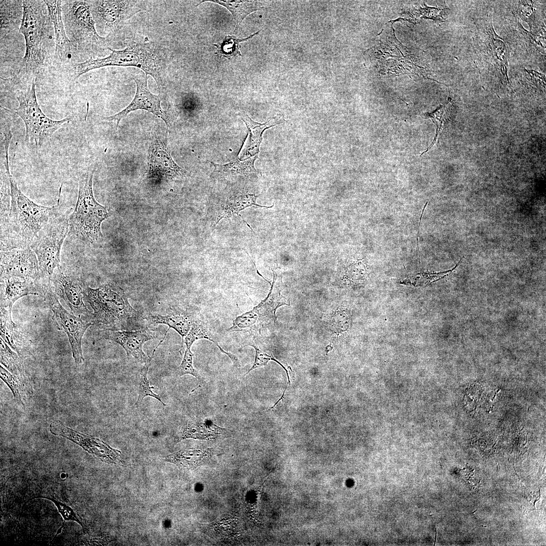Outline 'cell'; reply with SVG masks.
<instances>
[{"mask_svg": "<svg viewBox=\"0 0 546 546\" xmlns=\"http://www.w3.org/2000/svg\"><path fill=\"white\" fill-rule=\"evenodd\" d=\"M94 172L95 169L79 175L77 200L68 221L69 232L79 239L90 243L102 237L101 224L109 216L106 208L96 201L94 195Z\"/></svg>", "mask_w": 546, "mask_h": 546, "instance_id": "obj_5", "label": "cell"}, {"mask_svg": "<svg viewBox=\"0 0 546 546\" xmlns=\"http://www.w3.org/2000/svg\"><path fill=\"white\" fill-rule=\"evenodd\" d=\"M1 362L18 379L25 378L23 362L18 355L1 338Z\"/></svg>", "mask_w": 546, "mask_h": 546, "instance_id": "obj_30", "label": "cell"}, {"mask_svg": "<svg viewBox=\"0 0 546 546\" xmlns=\"http://www.w3.org/2000/svg\"><path fill=\"white\" fill-rule=\"evenodd\" d=\"M84 300L93 310L95 325L101 330H136L146 327L142 312L130 304L127 295L118 285L104 284L93 289L85 285Z\"/></svg>", "mask_w": 546, "mask_h": 546, "instance_id": "obj_2", "label": "cell"}, {"mask_svg": "<svg viewBox=\"0 0 546 546\" xmlns=\"http://www.w3.org/2000/svg\"><path fill=\"white\" fill-rule=\"evenodd\" d=\"M44 498L51 500L57 507L58 512L61 514L63 518L64 522L62 524V526L58 530L56 536L60 533L63 528V525L66 521H72L77 522L79 524L84 531V526L83 523L81 521V519L79 518L75 511L70 506H68L66 504L61 502L60 500L56 499L55 498H53L51 496L41 495L39 496L35 497V498Z\"/></svg>", "mask_w": 546, "mask_h": 546, "instance_id": "obj_36", "label": "cell"}, {"mask_svg": "<svg viewBox=\"0 0 546 546\" xmlns=\"http://www.w3.org/2000/svg\"><path fill=\"white\" fill-rule=\"evenodd\" d=\"M193 356L194 354L192 352L191 349L186 348L183 360L180 365L177 368L176 372L179 376L191 375L196 379L200 380V376L197 371L193 367Z\"/></svg>", "mask_w": 546, "mask_h": 546, "instance_id": "obj_38", "label": "cell"}, {"mask_svg": "<svg viewBox=\"0 0 546 546\" xmlns=\"http://www.w3.org/2000/svg\"><path fill=\"white\" fill-rule=\"evenodd\" d=\"M42 296L53 313V318L58 330L67 335L75 365L78 366L84 361L81 348L82 338L87 329L95 325L94 318L77 316L67 311L51 288L49 280L43 281Z\"/></svg>", "mask_w": 546, "mask_h": 546, "instance_id": "obj_9", "label": "cell"}, {"mask_svg": "<svg viewBox=\"0 0 546 546\" xmlns=\"http://www.w3.org/2000/svg\"><path fill=\"white\" fill-rule=\"evenodd\" d=\"M148 168L151 178L175 177L186 172L173 161L166 145L160 140L155 141L150 148Z\"/></svg>", "mask_w": 546, "mask_h": 546, "instance_id": "obj_20", "label": "cell"}, {"mask_svg": "<svg viewBox=\"0 0 546 546\" xmlns=\"http://www.w3.org/2000/svg\"><path fill=\"white\" fill-rule=\"evenodd\" d=\"M257 196L251 194L241 188H233L225 191L223 194L208 209L209 217L211 218L214 228L223 218L237 214L240 218L239 212L248 207L255 206L271 208V206H261L256 203Z\"/></svg>", "mask_w": 546, "mask_h": 546, "instance_id": "obj_17", "label": "cell"}, {"mask_svg": "<svg viewBox=\"0 0 546 546\" xmlns=\"http://www.w3.org/2000/svg\"><path fill=\"white\" fill-rule=\"evenodd\" d=\"M162 334L148 327L136 330H100L101 339L113 341L121 345L125 350L127 358L132 357L140 363L152 360L157 350L154 349L151 356L143 350L144 344L148 341L158 338Z\"/></svg>", "mask_w": 546, "mask_h": 546, "instance_id": "obj_16", "label": "cell"}, {"mask_svg": "<svg viewBox=\"0 0 546 546\" xmlns=\"http://www.w3.org/2000/svg\"><path fill=\"white\" fill-rule=\"evenodd\" d=\"M42 284L40 278L15 277L1 279V308L11 311L14 303L20 298L28 295L42 296Z\"/></svg>", "mask_w": 546, "mask_h": 546, "instance_id": "obj_19", "label": "cell"}, {"mask_svg": "<svg viewBox=\"0 0 546 546\" xmlns=\"http://www.w3.org/2000/svg\"><path fill=\"white\" fill-rule=\"evenodd\" d=\"M1 338L10 347L20 354V350L26 341V336L20 330L11 317V311L1 308Z\"/></svg>", "mask_w": 546, "mask_h": 546, "instance_id": "obj_26", "label": "cell"}, {"mask_svg": "<svg viewBox=\"0 0 546 546\" xmlns=\"http://www.w3.org/2000/svg\"><path fill=\"white\" fill-rule=\"evenodd\" d=\"M50 430L55 435L63 437L74 442L103 462L115 464L122 463L121 452L119 450L112 448L98 438L74 430L60 421L52 422Z\"/></svg>", "mask_w": 546, "mask_h": 546, "instance_id": "obj_14", "label": "cell"}, {"mask_svg": "<svg viewBox=\"0 0 546 546\" xmlns=\"http://www.w3.org/2000/svg\"><path fill=\"white\" fill-rule=\"evenodd\" d=\"M133 79L135 82L136 90L131 103L121 111L114 115L104 117V119L108 121H116L117 128L120 120L130 112L138 109L144 110L162 119L166 125L167 130H175L178 112L171 103H169L166 110H163L161 106V101L166 95L159 93L158 95H155L152 94L148 88L147 75L143 72L134 75Z\"/></svg>", "mask_w": 546, "mask_h": 546, "instance_id": "obj_11", "label": "cell"}, {"mask_svg": "<svg viewBox=\"0 0 546 546\" xmlns=\"http://www.w3.org/2000/svg\"><path fill=\"white\" fill-rule=\"evenodd\" d=\"M68 37L76 49L92 53L108 49V37L99 35L88 1H62Z\"/></svg>", "mask_w": 546, "mask_h": 546, "instance_id": "obj_6", "label": "cell"}, {"mask_svg": "<svg viewBox=\"0 0 546 546\" xmlns=\"http://www.w3.org/2000/svg\"><path fill=\"white\" fill-rule=\"evenodd\" d=\"M142 313L143 319L145 323L147 324L148 327L149 326L157 324H164L168 326V329L163 338L164 339L170 328L173 329L181 336V346L180 352L183 347L184 338L188 334L193 322L197 317L196 315L189 311L176 308H171L165 315L153 313L148 311H143Z\"/></svg>", "mask_w": 546, "mask_h": 546, "instance_id": "obj_21", "label": "cell"}, {"mask_svg": "<svg viewBox=\"0 0 546 546\" xmlns=\"http://www.w3.org/2000/svg\"><path fill=\"white\" fill-rule=\"evenodd\" d=\"M249 345L252 346L255 350V357L254 361L250 369L248 370L246 374H249L252 370L266 366L269 360H274L279 363L286 371L287 377L288 379V382L290 384V381L289 376L288 370L286 368L282 365L279 361H278L272 355V353L264 349L261 348L259 346L255 344L254 343L249 344Z\"/></svg>", "mask_w": 546, "mask_h": 546, "instance_id": "obj_37", "label": "cell"}, {"mask_svg": "<svg viewBox=\"0 0 546 546\" xmlns=\"http://www.w3.org/2000/svg\"><path fill=\"white\" fill-rule=\"evenodd\" d=\"M219 4L226 8L232 13L236 23L235 32L245 17L250 13L263 8L257 1L206 0ZM205 1H202L204 2Z\"/></svg>", "mask_w": 546, "mask_h": 546, "instance_id": "obj_29", "label": "cell"}, {"mask_svg": "<svg viewBox=\"0 0 546 546\" xmlns=\"http://www.w3.org/2000/svg\"><path fill=\"white\" fill-rule=\"evenodd\" d=\"M483 30V42L486 47L484 49L487 51L489 58L487 62L489 61L491 66H494L499 79L508 85L510 84L507 72L509 57L508 47L495 32L490 19L488 18L487 21L486 20L485 27Z\"/></svg>", "mask_w": 546, "mask_h": 546, "instance_id": "obj_18", "label": "cell"}, {"mask_svg": "<svg viewBox=\"0 0 546 546\" xmlns=\"http://www.w3.org/2000/svg\"><path fill=\"white\" fill-rule=\"evenodd\" d=\"M241 117L245 123L249 132L239 154L240 159H248L258 154L263 131L284 121L283 116L272 118L264 123L254 121L246 114H241Z\"/></svg>", "mask_w": 546, "mask_h": 546, "instance_id": "obj_23", "label": "cell"}, {"mask_svg": "<svg viewBox=\"0 0 546 546\" xmlns=\"http://www.w3.org/2000/svg\"><path fill=\"white\" fill-rule=\"evenodd\" d=\"M41 278L36 255L30 247L1 251V279Z\"/></svg>", "mask_w": 546, "mask_h": 546, "instance_id": "obj_15", "label": "cell"}, {"mask_svg": "<svg viewBox=\"0 0 546 546\" xmlns=\"http://www.w3.org/2000/svg\"><path fill=\"white\" fill-rule=\"evenodd\" d=\"M452 108L453 107L451 103L448 102L441 106L434 112L428 114V116L436 125V135L432 145L426 151L422 153L421 155L427 152L437 141L443 127L449 118Z\"/></svg>", "mask_w": 546, "mask_h": 546, "instance_id": "obj_35", "label": "cell"}, {"mask_svg": "<svg viewBox=\"0 0 546 546\" xmlns=\"http://www.w3.org/2000/svg\"><path fill=\"white\" fill-rule=\"evenodd\" d=\"M1 378L7 384L11 390L15 400L19 403L24 405L20 393L19 385L18 378L10 373L7 370L1 366Z\"/></svg>", "mask_w": 546, "mask_h": 546, "instance_id": "obj_39", "label": "cell"}, {"mask_svg": "<svg viewBox=\"0 0 546 546\" xmlns=\"http://www.w3.org/2000/svg\"><path fill=\"white\" fill-rule=\"evenodd\" d=\"M49 284L57 297L62 300L73 314L94 318L93 313L84 302L83 292L86 285L78 268L65 264L60 265L49 278Z\"/></svg>", "mask_w": 546, "mask_h": 546, "instance_id": "obj_10", "label": "cell"}, {"mask_svg": "<svg viewBox=\"0 0 546 546\" xmlns=\"http://www.w3.org/2000/svg\"><path fill=\"white\" fill-rule=\"evenodd\" d=\"M50 20L53 23L55 35V51L56 59L61 62L69 59L75 49L67 36L62 14V1H43Z\"/></svg>", "mask_w": 546, "mask_h": 546, "instance_id": "obj_22", "label": "cell"}, {"mask_svg": "<svg viewBox=\"0 0 546 546\" xmlns=\"http://www.w3.org/2000/svg\"><path fill=\"white\" fill-rule=\"evenodd\" d=\"M258 158V154L248 158L245 160H240L236 159L230 162L220 164L209 161L214 167V169L211 175L214 174H239L243 176H247L252 173H257L254 167V162Z\"/></svg>", "mask_w": 546, "mask_h": 546, "instance_id": "obj_28", "label": "cell"}, {"mask_svg": "<svg viewBox=\"0 0 546 546\" xmlns=\"http://www.w3.org/2000/svg\"><path fill=\"white\" fill-rule=\"evenodd\" d=\"M96 27L108 33L107 37L123 27L135 14L146 9L144 1H88Z\"/></svg>", "mask_w": 546, "mask_h": 546, "instance_id": "obj_12", "label": "cell"}, {"mask_svg": "<svg viewBox=\"0 0 546 546\" xmlns=\"http://www.w3.org/2000/svg\"><path fill=\"white\" fill-rule=\"evenodd\" d=\"M106 57H92L73 65V76L77 79L94 69L108 66L135 67L150 75L155 80L159 93L165 94V59L160 50L152 43L132 42L121 50H112Z\"/></svg>", "mask_w": 546, "mask_h": 546, "instance_id": "obj_3", "label": "cell"}, {"mask_svg": "<svg viewBox=\"0 0 546 546\" xmlns=\"http://www.w3.org/2000/svg\"><path fill=\"white\" fill-rule=\"evenodd\" d=\"M46 6L43 1H23L19 31L24 36L26 49L20 70L22 74L38 73L47 61L50 19L44 11Z\"/></svg>", "mask_w": 546, "mask_h": 546, "instance_id": "obj_4", "label": "cell"}, {"mask_svg": "<svg viewBox=\"0 0 546 546\" xmlns=\"http://www.w3.org/2000/svg\"><path fill=\"white\" fill-rule=\"evenodd\" d=\"M202 339L211 341L222 353L225 354L230 358L235 366H240L238 358L235 355L224 351L214 339L213 336L209 331L206 324L197 317L193 322L190 331L185 338L184 342L186 344V348L191 349L195 341Z\"/></svg>", "mask_w": 546, "mask_h": 546, "instance_id": "obj_27", "label": "cell"}, {"mask_svg": "<svg viewBox=\"0 0 546 546\" xmlns=\"http://www.w3.org/2000/svg\"><path fill=\"white\" fill-rule=\"evenodd\" d=\"M211 454V448H190L172 453L166 456L164 460L182 469L190 470L202 465Z\"/></svg>", "mask_w": 546, "mask_h": 546, "instance_id": "obj_25", "label": "cell"}, {"mask_svg": "<svg viewBox=\"0 0 546 546\" xmlns=\"http://www.w3.org/2000/svg\"><path fill=\"white\" fill-rule=\"evenodd\" d=\"M259 32L260 31H257L244 38H238L234 35L226 36L222 42L213 44L217 48V53L216 54L219 57H224L229 59L237 55L241 56V54L240 52L241 46L240 43L252 38L259 33Z\"/></svg>", "mask_w": 546, "mask_h": 546, "instance_id": "obj_32", "label": "cell"}, {"mask_svg": "<svg viewBox=\"0 0 546 546\" xmlns=\"http://www.w3.org/2000/svg\"><path fill=\"white\" fill-rule=\"evenodd\" d=\"M69 218L62 213L54 218L38 233L30 245L35 253L41 278L49 279L60 266V253L69 231Z\"/></svg>", "mask_w": 546, "mask_h": 546, "instance_id": "obj_8", "label": "cell"}, {"mask_svg": "<svg viewBox=\"0 0 546 546\" xmlns=\"http://www.w3.org/2000/svg\"><path fill=\"white\" fill-rule=\"evenodd\" d=\"M274 279L267 297L252 310L236 317L231 331H239L252 327L258 320H272L276 323L277 309L282 305H289L288 299L281 294L280 283L277 284V275L273 270Z\"/></svg>", "mask_w": 546, "mask_h": 546, "instance_id": "obj_13", "label": "cell"}, {"mask_svg": "<svg viewBox=\"0 0 546 546\" xmlns=\"http://www.w3.org/2000/svg\"><path fill=\"white\" fill-rule=\"evenodd\" d=\"M7 171L10 184V206L7 215L1 219V251L30 247L40 231L63 213L60 204L61 185L56 204L38 205L24 195Z\"/></svg>", "mask_w": 546, "mask_h": 546, "instance_id": "obj_1", "label": "cell"}, {"mask_svg": "<svg viewBox=\"0 0 546 546\" xmlns=\"http://www.w3.org/2000/svg\"><path fill=\"white\" fill-rule=\"evenodd\" d=\"M226 429L220 427L210 420L190 421L183 427L180 440L193 438L200 440L216 439L226 435Z\"/></svg>", "mask_w": 546, "mask_h": 546, "instance_id": "obj_24", "label": "cell"}, {"mask_svg": "<svg viewBox=\"0 0 546 546\" xmlns=\"http://www.w3.org/2000/svg\"><path fill=\"white\" fill-rule=\"evenodd\" d=\"M23 14V1H1V30L9 28Z\"/></svg>", "mask_w": 546, "mask_h": 546, "instance_id": "obj_31", "label": "cell"}, {"mask_svg": "<svg viewBox=\"0 0 546 546\" xmlns=\"http://www.w3.org/2000/svg\"><path fill=\"white\" fill-rule=\"evenodd\" d=\"M151 360L145 363L141 371V377L138 388V398L135 404L137 407L141 405L143 399L146 396L155 398L160 402L163 406L166 405L161 400V396L153 391L152 389L153 387L150 386L147 374L151 365Z\"/></svg>", "mask_w": 546, "mask_h": 546, "instance_id": "obj_34", "label": "cell"}, {"mask_svg": "<svg viewBox=\"0 0 546 546\" xmlns=\"http://www.w3.org/2000/svg\"><path fill=\"white\" fill-rule=\"evenodd\" d=\"M517 11L521 19L528 23L531 29L535 23V9L533 2L519 1Z\"/></svg>", "mask_w": 546, "mask_h": 546, "instance_id": "obj_40", "label": "cell"}, {"mask_svg": "<svg viewBox=\"0 0 546 546\" xmlns=\"http://www.w3.org/2000/svg\"><path fill=\"white\" fill-rule=\"evenodd\" d=\"M17 99L19 106L14 111L24 123L25 141L38 147L46 143L62 125L70 121L69 118L55 120L43 113L37 103L34 79L31 86L21 93Z\"/></svg>", "mask_w": 546, "mask_h": 546, "instance_id": "obj_7", "label": "cell"}, {"mask_svg": "<svg viewBox=\"0 0 546 546\" xmlns=\"http://www.w3.org/2000/svg\"><path fill=\"white\" fill-rule=\"evenodd\" d=\"M463 257L464 256L461 257L458 263L452 269L439 272L433 271L423 272L417 274L415 277H410L404 281H401V283L406 285H413L414 286H426L431 284L448 276L449 273L453 271L460 263Z\"/></svg>", "mask_w": 546, "mask_h": 546, "instance_id": "obj_33", "label": "cell"}]
</instances>
